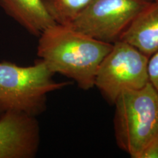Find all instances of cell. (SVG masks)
<instances>
[{"mask_svg":"<svg viewBox=\"0 0 158 158\" xmlns=\"http://www.w3.org/2000/svg\"><path fill=\"white\" fill-rule=\"evenodd\" d=\"M0 7L29 34L37 37L56 24L43 0H0Z\"/></svg>","mask_w":158,"mask_h":158,"instance_id":"obj_7","label":"cell"},{"mask_svg":"<svg viewBox=\"0 0 158 158\" xmlns=\"http://www.w3.org/2000/svg\"><path fill=\"white\" fill-rule=\"evenodd\" d=\"M153 0H92L70 26L102 42L120 40L130 24Z\"/></svg>","mask_w":158,"mask_h":158,"instance_id":"obj_5","label":"cell"},{"mask_svg":"<svg viewBox=\"0 0 158 158\" xmlns=\"http://www.w3.org/2000/svg\"><path fill=\"white\" fill-rule=\"evenodd\" d=\"M92 0H43L55 23L70 25Z\"/></svg>","mask_w":158,"mask_h":158,"instance_id":"obj_9","label":"cell"},{"mask_svg":"<svg viewBox=\"0 0 158 158\" xmlns=\"http://www.w3.org/2000/svg\"><path fill=\"white\" fill-rule=\"evenodd\" d=\"M149 59L125 41L113 43L99 67L94 86L114 104L122 92L138 89L149 83Z\"/></svg>","mask_w":158,"mask_h":158,"instance_id":"obj_4","label":"cell"},{"mask_svg":"<svg viewBox=\"0 0 158 158\" xmlns=\"http://www.w3.org/2000/svg\"><path fill=\"white\" fill-rule=\"evenodd\" d=\"M149 82L158 92V51L152 55L148 62Z\"/></svg>","mask_w":158,"mask_h":158,"instance_id":"obj_10","label":"cell"},{"mask_svg":"<svg viewBox=\"0 0 158 158\" xmlns=\"http://www.w3.org/2000/svg\"><path fill=\"white\" fill-rule=\"evenodd\" d=\"M120 40L150 57L158 51V0H153L135 18Z\"/></svg>","mask_w":158,"mask_h":158,"instance_id":"obj_8","label":"cell"},{"mask_svg":"<svg viewBox=\"0 0 158 158\" xmlns=\"http://www.w3.org/2000/svg\"><path fill=\"white\" fill-rule=\"evenodd\" d=\"M114 105L117 146L130 157L139 158L158 133V92L149 82L141 89L122 92Z\"/></svg>","mask_w":158,"mask_h":158,"instance_id":"obj_3","label":"cell"},{"mask_svg":"<svg viewBox=\"0 0 158 158\" xmlns=\"http://www.w3.org/2000/svg\"><path fill=\"white\" fill-rule=\"evenodd\" d=\"M139 158H158V133L142 152Z\"/></svg>","mask_w":158,"mask_h":158,"instance_id":"obj_11","label":"cell"},{"mask_svg":"<svg viewBox=\"0 0 158 158\" xmlns=\"http://www.w3.org/2000/svg\"><path fill=\"white\" fill-rule=\"evenodd\" d=\"M54 75L40 59L29 66L0 62V115L16 112L37 117L42 114L48 94L72 84L56 81Z\"/></svg>","mask_w":158,"mask_h":158,"instance_id":"obj_2","label":"cell"},{"mask_svg":"<svg viewBox=\"0 0 158 158\" xmlns=\"http://www.w3.org/2000/svg\"><path fill=\"white\" fill-rule=\"evenodd\" d=\"M38 38L39 59L53 73L71 79L84 90L94 86L99 67L112 47L70 25L56 23L43 31Z\"/></svg>","mask_w":158,"mask_h":158,"instance_id":"obj_1","label":"cell"},{"mask_svg":"<svg viewBox=\"0 0 158 158\" xmlns=\"http://www.w3.org/2000/svg\"><path fill=\"white\" fill-rule=\"evenodd\" d=\"M40 144L36 117L16 112L0 115V158H33Z\"/></svg>","mask_w":158,"mask_h":158,"instance_id":"obj_6","label":"cell"}]
</instances>
